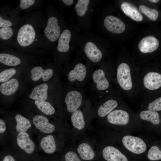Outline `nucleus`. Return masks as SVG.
<instances>
[{"label": "nucleus", "mask_w": 161, "mask_h": 161, "mask_svg": "<svg viewBox=\"0 0 161 161\" xmlns=\"http://www.w3.org/2000/svg\"><path fill=\"white\" fill-rule=\"evenodd\" d=\"M91 2L89 0H78L75 5L77 25L85 30H88L90 12L92 11L90 8Z\"/></svg>", "instance_id": "obj_10"}, {"label": "nucleus", "mask_w": 161, "mask_h": 161, "mask_svg": "<svg viewBox=\"0 0 161 161\" xmlns=\"http://www.w3.org/2000/svg\"><path fill=\"white\" fill-rule=\"evenodd\" d=\"M35 103L39 110L47 115H52L55 112L54 108L47 101L35 100Z\"/></svg>", "instance_id": "obj_31"}, {"label": "nucleus", "mask_w": 161, "mask_h": 161, "mask_svg": "<svg viewBox=\"0 0 161 161\" xmlns=\"http://www.w3.org/2000/svg\"><path fill=\"white\" fill-rule=\"evenodd\" d=\"M18 26L0 28V49L12 47L13 39Z\"/></svg>", "instance_id": "obj_14"}, {"label": "nucleus", "mask_w": 161, "mask_h": 161, "mask_svg": "<svg viewBox=\"0 0 161 161\" xmlns=\"http://www.w3.org/2000/svg\"><path fill=\"white\" fill-rule=\"evenodd\" d=\"M16 73L14 68L6 69L0 72V82L4 83L9 80Z\"/></svg>", "instance_id": "obj_35"}, {"label": "nucleus", "mask_w": 161, "mask_h": 161, "mask_svg": "<svg viewBox=\"0 0 161 161\" xmlns=\"http://www.w3.org/2000/svg\"><path fill=\"white\" fill-rule=\"evenodd\" d=\"M20 12L9 5L0 8V28L18 27L21 18Z\"/></svg>", "instance_id": "obj_9"}, {"label": "nucleus", "mask_w": 161, "mask_h": 161, "mask_svg": "<svg viewBox=\"0 0 161 161\" xmlns=\"http://www.w3.org/2000/svg\"><path fill=\"white\" fill-rule=\"evenodd\" d=\"M40 145L42 150L46 153L52 154L56 150V145L53 136L49 135L41 139Z\"/></svg>", "instance_id": "obj_26"}, {"label": "nucleus", "mask_w": 161, "mask_h": 161, "mask_svg": "<svg viewBox=\"0 0 161 161\" xmlns=\"http://www.w3.org/2000/svg\"><path fill=\"white\" fill-rule=\"evenodd\" d=\"M74 0H62L59 1L60 3L64 4L66 6H71L73 4Z\"/></svg>", "instance_id": "obj_37"}, {"label": "nucleus", "mask_w": 161, "mask_h": 161, "mask_svg": "<svg viewBox=\"0 0 161 161\" xmlns=\"http://www.w3.org/2000/svg\"><path fill=\"white\" fill-rule=\"evenodd\" d=\"M102 154L104 158L107 161H128L124 154L119 150L112 146L105 147Z\"/></svg>", "instance_id": "obj_21"}, {"label": "nucleus", "mask_w": 161, "mask_h": 161, "mask_svg": "<svg viewBox=\"0 0 161 161\" xmlns=\"http://www.w3.org/2000/svg\"><path fill=\"white\" fill-rule=\"evenodd\" d=\"M43 1L39 0H20L16 7L21 13L38 10L41 9Z\"/></svg>", "instance_id": "obj_22"}, {"label": "nucleus", "mask_w": 161, "mask_h": 161, "mask_svg": "<svg viewBox=\"0 0 161 161\" xmlns=\"http://www.w3.org/2000/svg\"><path fill=\"white\" fill-rule=\"evenodd\" d=\"M148 159L152 161H156L161 159V151L157 146L154 145L149 149L147 154Z\"/></svg>", "instance_id": "obj_33"}, {"label": "nucleus", "mask_w": 161, "mask_h": 161, "mask_svg": "<svg viewBox=\"0 0 161 161\" xmlns=\"http://www.w3.org/2000/svg\"><path fill=\"white\" fill-rule=\"evenodd\" d=\"M125 148L129 151L137 154L144 152L147 146L144 141L140 138L131 135L124 136L122 140Z\"/></svg>", "instance_id": "obj_12"}, {"label": "nucleus", "mask_w": 161, "mask_h": 161, "mask_svg": "<svg viewBox=\"0 0 161 161\" xmlns=\"http://www.w3.org/2000/svg\"><path fill=\"white\" fill-rule=\"evenodd\" d=\"M65 161H81L77 154L72 151H69L65 155Z\"/></svg>", "instance_id": "obj_36"}, {"label": "nucleus", "mask_w": 161, "mask_h": 161, "mask_svg": "<svg viewBox=\"0 0 161 161\" xmlns=\"http://www.w3.org/2000/svg\"><path fill=\"white\" fill-rule=\"evenodd\" d=\"M45 12V24L36 51L54 52L58 39L67 24L63 15L52 5H47Z\"/></svg>", "instance_id": "obj_2"}, {"label": "nucleus", "mask_w": 161, "mask_h": 161, "mask_svg": "<svg viewBox=\"0 0 161 161\" xmlns=\"http://www.w3.org/2000/svg\"><path fill=\"white\" fill-rule=\"evenodd\" d=\"M45 22V16L41 9L24 12L13 39L12 48L22 52L36 51Z\"/></svg>", "instance_id": "obj_1"}, {"label": "nucleus", "mask_w": 161, "mask_h": 161, "mask_svg": "<svg viewBox=\"0 0 161 161\" xmlns=\"http://www.w3.org/2000/svg\"><path fill=\"white\" fill-rule=\"evenodd\" d=\"M77 151L81 158L85 160H90L95 156V153L91 147L88 144L82 143L78 147Z\"/></svg>", "instance_id": "obj_27"}, {"label": "nucleus", "mask_w": 161, "mask_h": 161, "mask_svg": "<svg viewBox=\"0 0 161 161\" xmlns=\"http://www.w3.org/2000/svg\"><path fill=\"white\" fill-rule=\"evenodd\" d=\"M104 25L109 31L116 34L123 33L126 28L124 23L121 20L112 16L106 17L103 21Z\"/></svg>", "instance_id": "obj_15"}, {"label": "nucleus", "mask_w": 161, "mask_h": 161, "mask_svg": "<svg viewBox=\"0 0 161 161\" xmlns=\"http://www.w3.org/2000/svg\"><path fill=\"white\" fill-rule=\"evenodd\" d=\"M60 95L67 111L71 114L79 108L86 97L81 88L69 86L61 89Z\"/></svg>", "instance_id": "obj_8"}, {"label": "nucleus", "mask_w": 161, "mask_h": 161, "mask_svg": "<svg viewBox=\"0 0 161 161\" xmlns=\"http://www.w3.org/2000/svg\"><path fill=\"white\" fill-rule=\"evenodd\" d=\"M6 126L4 122L0 119V133L4 132L6 130Z\"/></svg>", "instance_id": "obj_38"}, {"label": "nucleus", "mask_w": 161, "mask_h": 161, "mask_svg": "<svg viewBox=\"0 0 161 161\" xmlns=\"http://www.w3.org/2000/svg\"><path fill=\"white\" fill-rule=\"evenodd\" d=\"M139 9L141 13L152 21H155L158 18L159 13L155 9L150 8L143 5L139 6Z\"/></svg>", "instance_id": "obj_32"}, {"label": "nucleus", "mask_w": 161, "mask_h": 161, "mask_svg": "<svg viewBox=\"0 0 161 161\" xmlns=\"http://www.w3.org/2000/svg\"><path fill=\"white\" fill-rule=\"evenodd\" d=\"M49 88V85L46 83L37 86L34 88L30 94V98L35 100L46 101L48 97Z\"/></svg>", "instance_id": "obj_23"}, {"label": "nucleus", "mask_w": 161, "mask_h": 161, "mask_svg": "<svg viewBox=\"0 0 161 161\" xmlns=\"http://www.w3.org/2000/svg\"><path fill=\"white\" fill-rule=\"evenodd\" d=\"M107 120L110 123L114 125H125L129 120V113L122 109L113 110L107 115Z\"/></svg>", "instance_id": "obj_16"}, {"label": "nucleus", "mask_w": 161, "mask_h": 161, "mask_svg": "<svg viewBox=\"0 0 161 161\" xmlns=\"http://www.w3.org/2000/svg\"><path fill=\"white\" fill-rule=\"evenodd\" d=\"M19 86L18 80L15 78H12L2 83L0 85V92L6 96H10L15 93Z\"/></svg>", "instance_id": "obj_25"}, {"label": "nucleus", "mask_w": 161, "mask_h": 161, "mask_svg": "<svg viewBox=\"0 0 161 161\" xmlns=\"http://www.w3.org/2000/svg\"><path fill=\"white\" fill-rule=\"evenodd\" d=\"M140 94L144 97L160 94L161 73L157 71H149L140 73Z\"/></svg>", "instance_id": "obj_7"}, {"label": "nucleus", "mask_w": 161, "mask_h": 161, "mask_svg": "<svg viewBox=\"0 0 161 161\" xmlns=\"http://www.w3.org/2000/svg\"><path fill=\"white\" fill-rule=\"evenodd\" d=\"M2 161H15V160L12 156L8 155L4 157Z\"/></svg>", "instance_id": "obj_39"}, {"label": "nucleus", "mask_w": 161, "mask_h": 161, "mask_svg": "<svg viewBox=\"0 0 161 161\" xmlns=\"http://www.w3.org/2000/svg\"><path fill=\"white\" fill-rule=\"evenodd\" d=\"M64 65L63 75L68 86L81 88L91 78L93 71L92 65L77 54L74 60Z\"/></svg>", "instance_id": "obj_5"}, {"label": "nucleus", "mask_w": 161, "mask_h": 161, "mask_svg": "<svg viewBox=\"0 0 161 161\" xmlns=\"http://www.w3.org/2000/svg\"><path fill=\"white\" fill-rule=\"evenodd\" d=\"M121 97H122V95L121 92L119 89H114L105 96L101 98L104 99V101L97 109V115L101 117L107 115L118 106V99Z\"/></svg>", "instance_id": "obj_11"}, {"label": "nucleus", "mask_w": 161, "mask_h": 161, "mask_svg": "<svg viewBox=\"0 0 161 161\" xmlns=\"http://www.w3.org/2000/svg\"><path fill=\"white\" fill-rule=\"evenodd\" d=\"M121 8L124 13L133 20L137 22L141 21L143 17L135 6L127 2H124L121 4Z\"/></svg>", "instance_id": "obj_24"}, {"label": "nucleus", "mask_w": 161, "mask_h": 161, "mask_svg": "<svg viewBox=\"0 0 161 161\" xmlns=\"http://www.w3.org/2000/svg\"><path fill=\"white\" fill-rule=\"evenodd\" d=\"M115 73H109L102 68L93 71L91 78V90L98 97L106 96L113 90L111 83L114 82Z\"/></svg>", "instance_id": "obj_6"}, {"label": "nucleus", "mask_w": 161, "mask_h": 161, "mask_svg": "<svg viewBox=\"0 0 161 161\" xmlns=\"http://www.w3.org/2000/svg\"><path fill=\"white\" fill-rule=\"evenodd\" d=\"M159 46L158 40L154 36L149 35L143 38L138 45L140 51L144 54L151 53L157 49Z\"/></svg>", "instance_id": "obj_17"}, {"label": "nucleus", "mask_w": 161, "mask_h": 161, "mask_svg": "<svg viewBox=\"0 0 161 161\" xmlns=\"http://www.w3.org/2000/svg\"><path fill=\"white\" fill-rule=\"evenodd\" d=\"M139 116L142 120L148 121L154 125H158L160 123V115L156 111L144 110L141 111Z\"/></svg>", "instance_id": "obj_28"}, {"label": "nucleus", "mask_w": 161, "mask_h": 161, "mask_svg": "<svg viewBox=\"0 0 161 161\" xmlns=\"http://www.w3.org/2000/svg\"><path fill=\"white\" fill-rule=\"evenodd\" d=\"M0 8H1V7H0Z\"/></svg>", "instance_id": "obj_41"}, {"label": "nucleus", "mask_w": 161, "mask_h": 161, "mask_svg": "<svg viewBox=\"0 0 161 161\" xmlns=\"http://www.w3.org/2000/svg\"><path fill=\"white\" fill-rule=\"evenodd\" d=\"M6 48L7 51L0 52V63L10 66H15L21 65L23 61L18 54L13 52V48L10 47Z\"/></svg>", "instance_id": "obj_13"}, {"label": "nucleus", "mask_w": 161, "mask_h": 161, "mask_svg": "<svg viewBox=\"0 0 161 161\" xmlns=\"http://www.w3.org/2000/svg\"><path fill=\"white\" fill-rule=\"evenodd\" d=\"M15 118L17 123L16 129L18 133L26 132L31 126V123L30 121L21 115L16 114Z\"/></svg>", "instance_id": "obj_30"}, {"label": "nucleus", "mask_w": 161, "mask_h": 161, "mask_svg": "<svg viewBox=\"0 0 161 161\" xmlns=\"http://www.w3.org/2000/svg\"><path fill=\"white\" fill-rule=\"evenodd\" d=\"M140 73L133 70L129 64L123 62L118 66L114 82L118 89L128 97H137L140 92Z\"/></svg>", "instance_id": "obj_4"}, {"label": "nucleus", "mask_w": 161, "mask_h": 161, "mask_svg": "<svg viewBox=\"0 0 161 161\" xmlns=\"http://www.w3.org/2000/svg\"><path fill=\"white\" fill-rule=\"evenodd\" d=\"M17 143L20 148L28 154H31L34 151L35 144L27 132L18 133L17 137Z\"/></svg>", "instance_id": "obj_19"}, {"label": "nucleus", "mask_w": 161, "mask_h": 161, "mask_svg": "<svg viewBox=\"0 0 161 161\" xmlns=\"http://www.w3.org/2000/svg\"><path fill=\"white\" fill-rule=\"evenodd\" d=\"M71 121L73 126L78 130L84 127L85 121L83 113L80 109H78L71 114Z\"/></svg>", "instance_id": "obj_29"}, {"label": "nucleus", "mask_w": 161, "mask_h": 161, "mask_svg": "<svg viewBox=\"0 0 161 161\" xmlns=\"http://www.w3.org/2000/svg\"><path fill=\"white\" fill-rule=\"evenodd\" d=\"M148 110L154 111L161 110V96L160 94L154 96V99L149 103L148 106Z\"/></svg>", "instance_id": "obj_34"}, {"label": "nucleus", "mask_w": 161, "mask_h": 161, "mask_svg": "<svg viewBox=\"0 0 161 161\" xmlns=\"http://www.w3.org/2000/svg\"><path fill=\"white\" fill-rule=\"evenodd\" d=\"M54 70L52 67L44 69L38 66L33 67L31 70V78L33 81H37L41 78L46 82L49 80L53 76Z\"/></svg>", "instance_id": "obj_18"}, {"label": "nucleus", "mask_w": 161, "mask_h": 161, "mask_svg": "<svg viewBox=\"0 0 161 161\" xmlns=\"http://www.w3.org/2000/svg\"><path fill=\"white\" fill-rule=\"evenodd\" d=\"M33 123L37 129L44 133H52L55 130L54 125L49 122L48 118L43 116L37 115L33 118Z\"/></svg>", "instance_id": "obj_20"}, {"label": "nucleus", "mask_w": 161, "mask_h": 161, "mask_svg": "<svg viewBox=\"0 0 161 161\" xmlns=\"http://www.w3.org/2000/svg\"><path fill=\"white\" fill-rule=\"evenodd\" d=\"M81 28L77 25L68 24L58 38L54 52L55 63L60 66L69 62L72 52L80 47Z\"/></svg>", "instance_id": "obj_3"}, {"label": "nucleus", "mask_w": 161, "mask_h": 161, "mask_svg": "<svg viewBox=\"0 0 161 161\" xmlns=\"http://www.w3.org/2000/svg\"><path fill=\"white\" fill-rule=\"evenodd\" d=\"M160 0H149V1L154 2V3H157V2L159 1Z\"/></svg>", "instance_id": "obj_40"}]
</instances>
